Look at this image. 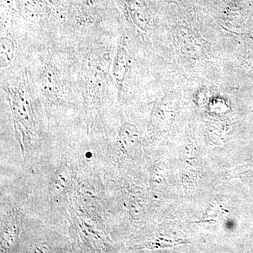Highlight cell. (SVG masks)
Masks as SVG:
<instances>
[{"mask_svg":"<svg viewBox=\"0 0 253 253\" xmlns=\"http://www.w3.org/2000/svg\"><path fill=\"white\" fill-rule=\"evenodd\" d=\"M126 7L136 27L141 31H146L151 16L149 6L144 0H126Z\"/></svg>","mask_w":253,"mask_h":253,"instance_id":"cell-1","label":"cell"},{"mask_svg":"<svg viewBox=\"0 0 253 253\" xmlns=\"http://www.w3.org/2000/svg\"><path fill=\"white\" fill-rule=\"evenodd\" d=\"M129 68L128 54L126 48L120 46L115 56L113 64V76L118 86H122Z\"/></svg>","mask_w":253,"mask_h":253,"instance_id":"cell-2","label":"cell"},{"mask_svg":"<svg viewBox=\"0 0 253 253\" xmlns=\"http://www.w3.org/2000/svg\"><path fill=\"white\" fill-rule=\"evenodd\" d=\"M176 37L181 47L185 51L191 54H196L201 51V42L191 30L179 26L176 30Z\"/></svg>","mask_w":253,"mask_h":253,"instance_id":"cell-3","label":"cell"},{"mask_svg":"<svg viewBox=\"0 0 253 253\" xmlns=\"http://www.w3.org/2000/svg\"><path fill=\"white\" fill-rule=\"evenodd\" d=\"M0 55H1V68L7 67L11 63L15 54L14 41L6 37L1 38L0 42Z\"/></svg>","mask_w":253,"mask_h":253,"instance_id":"cell-4","label":"cell"}]
</instances>
